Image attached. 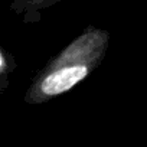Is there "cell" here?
Returning <instances> with one entry per match:
<instances>
[{"instance_id":"obj_1","label":"cell","mask_w":147,"mask_h":147,"mask_svg":"<svg viewBox=\"0 0 147 147\" xmlns=\"http://www.w3.org/2000/svg\"><path fill=\"white\" fill-rule=\"evenodd\" d=\"M88 74V68L84 65L66 66L48 75L42 82V91L46 95H58L71 90L75 84L82 81Z\"/></svg>"},{"instance_id":"obj_2","label":"cell","mask_w":147,"mask_h":147,"mask_svg":"<svg viewBox=\"0 0 147 147\" xmlns=\"http://www.w3.org/2000/svg\"><path fill=\"white\" fill-rule=\"evenodd\" d=\"M32 2H48V0H32Z\"/></svg>"},{"instance_id":"obj_3","label":"cell","mask_w":147,"mask_h":147,"mask_svg":"<svg viewBox=\"0 0 147 147\" xmlns=\"http://www.w3.org/2000/svg\"><path fill=\"white\" fill-rule=\"evenodd\" d=\"M0 66H2V56H0Z\"/></svg>"}]
</instances>
